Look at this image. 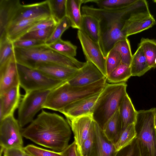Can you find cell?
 <instances>
[{"label": "cell", "mask_w": 156, "mask_h": 156, "mask_svg": "<svg viewBox=\"0 0 156 156\" xmlns=\"http://www.w3.org/2000/svg\"><path fill=\"white\" fill-rule=\"evenodd\" d=\"M22 134L23 136L37 144L60 152L69 145L71 132L63 117L42 110L22 129Z\"/></svg>", "instance_id": "cell-1"}, {"label": "cell", "mask_w": 156, "mask_h": 156, "mask_svg": "<svg viewBox=\"0 0 156 156\" xmlns=\"http://www.w3.org/2000/svg\"><path fill=\"white\" fill-rule=\"evenodd\" d=\"M14 53L17 63L33 69L41 65L54 64L79 69L85 64L61 54L45 44L29 48H14Z\"/></svg>", "instance_id": "cell-2"}, {"label": "cell", "mask_w": 156, "mask_h": 156, "mask_svg": "<svg viewBox=\"0 0 156 156\" xmlns=\"http://www.w3.org/2000/svg\"><path fill=\"white\" fill-rule=\"evenodd\" d=\"M107 83L106 78L82 87L72 86L65 82L51 90L42 108L60 112L74 102L101 93Z\"/></svg>", "instance_id": "cell-3"}, {"label": "cell", "mask_w": 156, "mask_h": 156, "mask_svg": "<svg viewBox=\"0 0 156 156\" xmlns=\"http://www.w3.org/2000/svg\"><path fill=\"white\" fill-rule=\"evenodd\" d=\"M126 82L107 83L94 106L92 116L102 129L108 120L119 108L127 93Z\"/></svg>", "instance_id": "cell-4"}, {"label": "cell", "mask_w": 156, "mask_h": 156, "mask_svg": "<svg viewBox=\"0 0 156 156\" xmlns=\"http://www.w3.org/2000/svg\"><path fill=\"white\" fill-rule=\"evenodd\" d=\"M156 108L137 111L136 141L141 156H156Z\"/></svg>", "instance_id": "cell-5"}, {"label": "cell", "mask_w": 156, "mask_h": 156, "mask_svg": "<svg viewBox=\"0 0 156 156\" xmlns=\"http://www.w3.org/2000/svg\"><path fill=\"white\" fill-rule=\"evenodd\" d=\"M17 66L20 85L25 92L51 90L65 82L51 78L37 69L18 63Z\"/></svg>", "instance_id": "cell-6"}, {"label": "cell", "mask_w": 156, "mask_h": 156, "mask_svg": "<svg viewBox=\"0 0 156 156\" xmlns=\"http://www.w3.org/2000/svg\"><path fill=\"white\" fill-rule=\"evenodd\" d=\"M148 7L145 0H135L129 5L122 9H108L84 5L82 7V14L91 15L100 22L101 26L122 20H126L132 13Z\"/></svg>", "instance_id": "cell-7"}, {"label": "cell", "mask_w": 156, "mask_h": 156, "mask_svg": "<svg viewBox=\"0 0 156 156\" xmlns=\"http://www.w3.org/2000/svg\"><path fill=\"white\" fill-rule=\"evenodd\" d=\"M51 90H38L25 92L18 108L17 120L21 128L34 119L35 115L42 108Z\"/></svg>", "instance_id": "cell-8"}, {"label": "cell", "mask_w": 156, "mask_h": 156, "mask_svg": "<svg viewBox=\"0 0 156 156\" xmlns=\"http://www.w3.org/2000/svg\"><path fill=\"white\" fill-rule=\"evenodd\" d=\"M14 115L0 121V145L3 151L14 148H23L22 131Z\"/></svg>", "instance_id": "cell-9"}, {"label": "cell", "mask_w": 156, "mask_h": 156, "mask_svg": "<svg viewBox=\"0 0 156 156\" xmlns=\"http://www.w3.org/2000/svg\"><path fill=\"white\" fill-rule=\"evenodd\" d=\"M77 36L86 61L93 63L106 77V58L98 43L92 40L81 30H78Z\"/></svg>", "instance_id": "cell-10"}, {"label": "cell", "mask_w": 156, "mask_h": 156, "mask_svg": "<svg viewBox=\"0 0 156 156\" xmlns=\"http://www.w3.org/2000/svg\"><path fill=\"white\" fill-rule=\"evenodd\" d=\"M155 24V20L148 8L132 13L125 20L122 31L127 37L149 29Z\"/></svg>", "instance_id": "cell-11"}, {"label": "cell", "mask_w": 156, "mask_h": 156, "mask_svg": "<svg viewBox=\"0 0 156 156\" xmlns=\"http://www.w3.org/2000/svg\"><path fill=\"white\" fill-rule=\"evenodd\" d=\"M125 21L120 20L101 26L98 44L105 57L117 42L127 38L122 31Z\"/></svg>", "instance_id": "cell-12"}, {"label": "cell", "mask_w": 156, "mask_h": 156, "mask_svg": "<svg viewBox=\"0 0 156 156\" xmlns=\"http://www.w3.org/2000/svg\"><path fill=\"white\" fill-rule=\"evenodd\" d=\"M17 64L14 53L0 66V95L20 84Z\"/></svg>", "instance_id": "cell-13"}, {"label": "cell", "mask_w": 156, "mask_h": 156, "mask_svg": "<svg viewBox=\"0 0 156 156\" xmlns=\"http://www.w3.org/2000/svg\"><path fill=\"white\" fill-rule=\"evenodd\" d=\"M105 78L106 77L94 65L86 61L75 76L67 82L72 86L82 87L91 84Z\"/></svg>", "instance_id": "cell-14"}, {"label": "cell", "mask_w": 156, "mask_h": 156, "mask_svg": "<svg viewBox=\"0 0 156 156\" xmlns=\"http://www.w3.org/2000/svg\"><path fill=\"white\" fill-rule=\"evenodd\" d=\"M43 16H51L48 0L30 4H21L10 25L23 20Z\"/></svg>", "instance_id": "cell-15"}, {"label": "cell", "mask_w": 156, "mask_h": 156, "mask_svg": "<svg viewBox=\"0 0 156 156\" xmlns=\"http://www.w3.org/2000/svg\"><path fill=\"white\" fill-rule=\"evenodd\" d=\"M100 93L74 102L59 112L63 114L66 118H75L92 115L94 106Z\"/></svg>", "instance_id": "cell-16"}, {"label": "cell", "mask_w": 156, "mask_h": 156, "mask_svg": "<svg viewBox=\"0 0 156 156\" xmlns=\"http://www.w3.org/2000/svg\"><path fill=\"white\" fill-rule=\"evenodd\" d=\"M21 5L19 0H0V42L8 39L7 29Z\"/></svg>", "instance_id": "cell-17"}, {"label": "cell", "mask_w": 156, "mask_h": 156, "mask_svg": "<svg viewBox=\"0 0 156 156\" xmlns=\"http://www.w3.org/2000/svg\"><path fill=\"white\" fill-rule=\"evenodd\" d=\"M20 84L0 95V121L4 118L14 115L21 101Z\"/></svg>", "instance_id": "cell-18"}, {"label": "cell", "mask_w": 156, "mask_h": 156, "mask_svg": "<svg viewBox=\"0 0 156 156\" xmlns=\"http://www.w3.org/2000/svg\"><path fill=\"white\" fill-rule=\"evenodd\" d=\"M66 118L73 133L74 141L79 148L90 132L94 121L92 115Z\"/></svg>", "instance_id": "cell-19"}, {"label": "cell", "mask_w": 156, "mask_h": 156, "mask_svg": "<svg viewBox=\"0 0 156 156\" xmlns=\"http://www.w3.org/2000/svg\"><path fill=\"white\" fill-rule=\"evenodd\" d=\"M94 129L95 142L90 156H115L117 151L114 144L107 138L102 129L95 121Z\"/></svg>", "instance_id": "cell-20"}, {"label": "cell", "mask_w": 156, "mask_h": 156, "mask_svg": "<svg viewBox=\"0 0 156 156\" xmlns=\"http://www.w3.org/2000/svg\"><path fill=\"white\" fill-rule=\"evenodd\" d=\"M53 79L63 82H67L76 75L78 69L54 64L40 65L35 69Z\"/></svg>", "instance_id": "cell-21"}, {"label": "cell", "mask_w": 156, "mask_h": 156, "mask_svg": "<svg viewBox=\"0 0 156 156\" xmlns=\"http://www.w3.org/2000/svg\"><path fill=\"white\" fill-rule=\"evenodd\" d=\"M51 16H43L20 20L10 25L7 31V37L12 42L19 39L34 26Z\"/></svg>", "instance_id": "cell-22"}, {"label": "cell", "mask_w": 156, "mask_h": 156, "mask_svg": "<svg viewBox=\"0 0 156 156\" xmlns=\"http://www.w3.org/2000/svg\"><path fill=\"white\" fill-rule=\"evenodd\" d=\"M122 131L129 125L135 123L137 114L132 101L127 93L119 108Z\"/></svg>", "instance_id": "cell-23"}, {"label": "cell", "mask_w": 156, "mask_h": 156, "mask_svg": "<svg viewBox=\"0 0 156 156\" xmlns=\"http://www.w3.org/2000/svg\"><path fill=\"white\" fill-rule=\"evenodd\" d=\"M84 32L91 39L98 43L100 34L101 25L97 18L90 15L82 14L80 30Z\"/></svg>", "instance_id": "cell-24"}, {"label": "cell", "mask_w": 156, "mask_h": 156, "mask_svg": "<svg viewBox=\"0 0 156 156\" xmlns=\"http://www.w3.org/2000/svg\"><path fill=\"white\" fill-rule=\"evenodd\" d=\"M85 0H66V16L69 20L71 27L80 30L82 20L81 7Z\"/></svg>", "instance_id": "cell-25"}, {"label": "cell", "mask_w": 156, "mask_h": 156, "mask_svg": "<svg viewBox=\"0 0 156 156\" xmlns=\"http://www.w3.org/2000/svg\"><path fill=\"white\" fill-rule=\"evenodd\" d=\"M102 129L107 138L115 144L122 131L119 110L108 120Z\"/></svg>", "instance_id": "cell-26"}, {"label": "cell", "mask_w": 156, "mask_h": 156, "mask_svg": "<svg viewBox=\"0 0 156 156\" xmlns=\"http://www.w3.org/2000/svg\"><path fill=\"white\" fill-rule=\"evenodd\" d=\"M130 66L132 76H140L151 69L148 64L142 49L139 47L133 55Z\"/></svg>", "instance_id": "cell-27"}, {"label": "cell", "mask_w": 156, "mask_h": 156, "mask_svg": "<svg viewBox=\"0 0 156 156\" xmlns=\"http://www.w3.org/2000/svg\"><path fill=\"white\" fill-rule=\"evenodd\" d=\"M138 47L142 49L149 67L156 68V40L142 38Z\"/></svg>", "instance_id": "cell-28"}, {"label": "cell", "mask_w": 156, "mask_h": 156, "mask_svg": "<svg viewBox=\"0 0 156 156\" xmlns=\"http://www.w3.org/2000/svg\"><path fill=\"white\" fill-rule=\"evenodd\" d=\"M132 76L130 66L121 63L106 77L107 82L110 83L126 82Z\"/></svg>", "instance_id": "cell-29"}, {"label": "cell", "mask_w": 156, "mask_h": 156, "mask_svg": "<svg viewBox=\"0 0 156 156\" xmlns=\"http://www.w3.org/2000/svg\"><path fill=\"white\" fill-rule=\"evenodd\" d=\"M47 45L51 49L64 55L75 58L76 55L77 46L69 41L61 38Z\"/></svg>", "instance_id": "cell-30"}, {"label": "cell", "mask_w": 156, "mask_h": 156, "mask_svg": "<svg viewBox=\"0 0 156 156\" xmlns=\"http://www.w3.org/2000/svg\"><path fill=\"white\" fill-rule=\"evenodd\" d=\"M136 136L135 123L129 125L122 131L118 140L114 144L117 151L130 144Z\"/></svg>", "instance_id": "cell-31"}, {"label": "cell", "mask_w": 156, "mask_h": 156, "mask_svg": "<svg viewBox=\"0 0 156 156\" xmlns=\"http://www.w3.org/2000/svg\"><path fill=\"white\" fill-rule=\"evenodd\" d=\"M51 17L58 23L66 16V0H48Z\"/></svg>", "instance_id": "cell-32"}, {"label": "cell", "mask_w": 156, "mask_h": 156, "mask_svg": "<svg viewBox=\"0 0 156 156\" xmlns=\"http://www.w3.org/2000/svg\"><path fill=\"white\" fill-rule=\"evenodd\" d=\"M113 48L120 53L121 58V63L130 66L133 55L130 42L127 38L118 41Z\"/></svg>", "instance_id": "cell-33"}, {"label": "cell", "mask_w": 156, "mask_h": 156, "mask_svg": "<svg viewBox=\"0 0 156 156\" xmlns=\"http://www.w3.org/2000/svg\"><path fill=\"white\" fill-rule=\"evenodd\" d=\"M135 0H89V2L96 3L99 8L116 9L124 8L134 2Z\"/></svg>", "instance_id": "cell-34"}, {"label": "cell", "mask_w": 156, "mask_h": 156, "mask_svg": "<svg viewBox=\"0 0 156 156\" xmlns=\"http://www.w3.org/2000/svg\"><path fill=\"white\" fill-rule=\"evenodd\" d=\"M70 27L71 22L65 16L56 25L50 37L45 42V44L48 45L61 39L63 33Z\"/></svg>", "instance_id": "cell-35"}, {"label": "cell", "mask_w": 156, "mask_h": 156, "mask_svg": "<svg viewBox=\"0 0 156 156\" xmlns=\"http://www.w3.org/2000/svg\"><path fill=\"white\" fill-rule=\"evenodd\" d=\"M56 26L45 29L37 30L27 32L18 39H32L45 42L50 37Z\"/></svg>", "instance_id": "cell-36"}, {"label": "cell", "mask_w": 156, "mask_h": 156, "mask_svg": "<svg viewBox=\"0 0 156 156\" xmlns=\"http://www.w3.org/2000/svg\"><path fill=\"white\" fill-rule=\"evenodd\" d=\"M107 76L121 63V58L119 52L113 48L106 57Z\"/></svg>", "instance_id": "cell-37"}, {"label": "cell", "mask_w": 156, "mask_h": 156, "mask_svg": "<svg viewBox=\"0 0 156 156\" xmlns=\"http://www.w3.org/2000/svg\"><path fill=\"white\" fill-rule=\"evenodd\" d=\"M13 42L7 39L0 42V66L5 62L14 54Z\"/></svg>", "instance_id": "cell-38"}, {"label": "cell", "mask_w": 156, "mask_h": 156, "mask_svg": "<svg viewBox=\"0 0 156 156\" xmlns=\"http://www.w3.org/2000/svg\"><path fill=\"white\" fill-rule=\"evenodd\" d=\"M95 140L94 121L90 134L79 148L81 156H90L94 147Z\"/></svg>", "instance_id": "cell-39"}, {"label": "cell", "mask_w": 156, "mask_h": 156, "mask_svg": "<svg viewBox=\"0 0 156 156\" xmlns=\"http://www.w3.org/2000/svg\"><path fill=\"white\" fill-rule=\"evenodd\" d=\"M25 152L32 156H62V152L45 149L33 145H28L23 147Z\"/></svg>", "instance_id": "cell-40"}, {"label": "cell", "mask_w": 156, "mask_h": 156, "mask_svg": "<svg viewBox=\"0 0 156 156\" xmlns=\"http://www.w3.org/2000/svg\"><path fill=\"white\" fill-rule=\"evenodd\" d=\"M136 138L129 144L117 151L115 156H141Z\"/></svg>", "instance_id": "cell-41"}, {"label": "cell", "mask_w": 156, "mask_h": 156, "mask_svg": "<svg viewBox=\"0 0 156 156\" xmlns=\"http://www.w3.org/2000/svg\"><path fill=\"white\" fill-rule=\"evenodd\" d=\"M14 48H29L45 44L44 41L32 39H18L13 42Z\"/></svg>", "instance_id": "cell-42"}, {"label": "cell", "mask_w": 156, "mask_h": 156, "mask_svg": "<svg viewBox=\"0 0 156 156\" xmlns=\"http://www.w3.org/2000/svg\"><path fill=\"white\" fill-rule=\"evenodd\" d=\"M57 24L54 19L51 16L37 24L31 28L28 32L37 30L46 29L55 26Z\"/></svg>", "instance_id": "cell-43"}, {"label": "cell", "mask_w": 156, "mask_h": 156, "mask_svg": "<svg viewBox=\"0 0 156 156\" xmlns=\"http://www.w3.org/2000/svg\"><path fill=\"white\" fill-rule=\"evenodd\" d=\"M62 156H81L79 148L74 141L62 152Z\"/></svg>", "instance_id": "cell-44"}, {"label": "cell", "mask_w": 156, "mask_h": 156, "mask_svg": "<svg viewBox=\"0 0 156 156\" xmlns=\"http://www.w3.org/2000/svg\"><path fill=\"white\" fill-rule=\"evenodd\" d=\"M3 154L5 156H25L23 148H14L5 150Z\"/></svg>", "instance_id": "cell-45"}, {"label": "cell", "mask_w": 156, "mask_h": 156, "mask_svg": "<svg viewBox=\"0 0 156 156\" xmlns=\"http://www.w3.org/2000/svg\"><path fill=\"white\" fill-rule=\"evenodd\" d=\"M25 156H32L25 152Z\"/></svg>", "instance_id": "cell-46"}, {"label": "cell", "mask_w": 156, "mask_h": 156, "mask_svg": "<svg viewBox=\"0 0 156 156\" xmlns=\"http://www.w3.org/2000/svg\"><path fill=\"white\" fill-rule=\"evenodd\" d=\"M155 131H156V120H155Z\"/></svg>", "instance_id": "cell-47"}, {"label": "cell", "mask_w": 156, "mask_h": 156, "mask_svg": "<svg viewBox=\"0 0 156 156\" xmlns=\"http://www.w3.org/2000/svg\"><path fill=\"white\" fill-rule=\"evenodd\" d=\"M153 2H154V3H156V0H153Z\"/></svg>", "instance_id": "cell-48"}, {"label": "cell", "mask_w": 156, "mask_h": 156, "mask_svg": "<svg viewBox=\"0 0 156 156\" xmlns=\"http://www.w3.org/2000/svg\"><path fill=\"white\" fill-rule=\"evenodd\" d=\"M3 156H5L3 154Z\"/></svg>", "instance_id": "cell-49"}]
</instances>
